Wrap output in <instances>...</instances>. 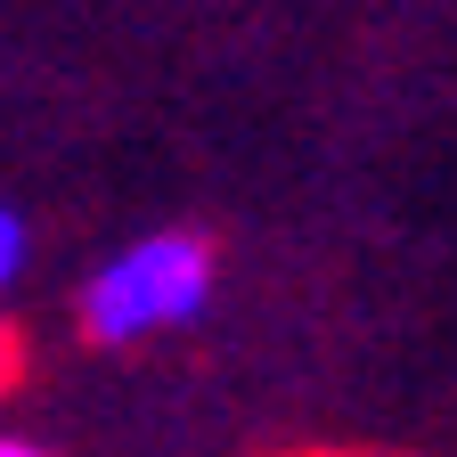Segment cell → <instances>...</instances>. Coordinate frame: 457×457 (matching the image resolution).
<instances>
[{"label": "cell", "instance_id": "obj_1", "mask_svg": "<svg viewBox=\"0 0 457 457\" xmlns=\"http://www.w3.org/2000/svg\"><path fill=\"white\" fill-rule=\"evenodd\" d=\"M212 303V245L196 228H155V237L106 253L82 286V327L90 343H147L188 327Z\"/></svg>", "mask_w": 457, "mask_h": 457}, {"label": "cell", "instance_id": "obj_2", "mask_svg": "<svg viewBox=\"0 0 457 457\" xmlns=\"http://www.w3.org/2000/svg\"><path fill=\"white\" fill-rule=\"evenodd\" d=\"M17 270H25V220L0 204V295H9V278H17Z\"/></svg>", "mask_w": 457, "mask_h": 457}, {"label": "cell", "instance_id": "obj_3", "mask_svg": "<svg viewBox=\"0 0 457 457\" xmlns=\"http://www.w3.org/2000/svg\"><path fill=\"white\" fill-rule=\"evenodd\" d=\"M0 457H49L41 441H25V433H0Z\"/></svg>", "mask_w": 457, "mask_h": 457}, {"label": "cell", "instance_id": "obj_4", "mask_svg": "<svg viewBox=\"0 0 457 457\" xmlns=\"http://www.w3.org/2000/svg\"><path fill=\"white\" fill-rule=\"evenodd\" d=\"M0 376H9V352H0Z\"/></svg>", "mask_w": 457, "mask_h": 457}]
</instances>
